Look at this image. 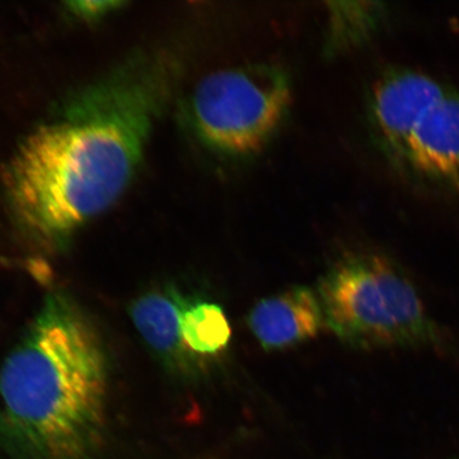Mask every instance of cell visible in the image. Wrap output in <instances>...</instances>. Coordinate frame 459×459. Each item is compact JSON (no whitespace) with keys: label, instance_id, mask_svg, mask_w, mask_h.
Segmentation results:
<instances>
[{"label":"cell","instance_id":"obj_4","mask_svg":"<svg viewBox=\"0 0 459 459\" xmlns=\"http://www.w3.org/2000/svg\"><path fill=\"white\" fill-rule=\"evenodd\" d=\"M290 102L289 74L279 65L261 63L206 74L183 102L182 115L204 151L244 160L268 145Z\"/></svg>","mask_w":459,"mask_h":459},{"label":"cell","instance_id":"obj_6","mask_svg":"<svg viewBox=\"0 0 459 459\" xmlns=\"http://www.w3.org/2000/svg\"><path fill=\"white\" fill-rule=\"evenodd\" d=\"M447 89L429 74L407 68H395L377 80L369 95V118L390 160L397 157L418 120Z\"/></svg>","mask_w":459,"mask_h":459},{"label":"cell","instance_id":"obj_7","mask_svg":"<svg viewBox=\"0 0 459 459\" xmlns=\"http://www.w3.org/2000/svg\"><path fill=\"white\" fill-rule=\"evenodd\" d=\"M248 325L264 349L281 350L312 340L325 321L317 292L298 285L258 302Z\"/></svg>","mask_w":459,"mask_h":459},{"label":"cell","instance_id":"obj_11","mask_svg":"<svg viewBox=\"0 0 459 459\" xmlns=\"http://www.w3.org/2000/svg\"><path fill=\"white\" fill-rule=\"evenodd\" d=\"M126 3L122 2H71L66 4V10L73 16L85 22H95L101 20L108 14L118 10Z\"/></svg>","mask_w":459,"mask_h":459},{"label":"cell","instance_id":"obj_5","mask_svg":"<svg viewBox=\"0 0 459 459\" xmlns=\"http://www.w3.org/2000/svg\"><path fill=\"white\" fill-rule=\"evenodd\" d=\"M459 196V93L447 89L418 120L393 160Z\"/></svg>","mask_w":459,"mask_h":459},{"label":"cell","instance_id":"obj_9","mask_svg":"<svg viewBox=\"0 0 459 459\" xmlns=\"http://www.w3.org/2000/svg\"><path fill=\"white\" fill-rule=\"evenodd\" d=\"M183 349L205 375L213 361L221 358L232 338L231 325L220 304L188 296L181 315Z\"/></svg>","mask_w":459,"mask_h":459},{"label":"cell","instance_id":"obj_10","mask_svg":"<svg viewBox=\"0 0 459 459\" xmlns=\"http://www.w3.org/2000/svg\"><path fill=\"white\" fill-rule=\"evenodd\" d=\"M385 9L381 3L337 2L328 4L325 51L341 54L363 44L381 26Z\"/></svg>","mask_w":459,"mask_h":459},{"label":"cell","instance_id":"obj_2","mask_svg":"<svg viewBox=\"0 0 459 459\" xmlns=\"http://www.w3.org/2000/svg\"><path fill=\"white\" fill-rule=\"evenodd\" d=\"M108 400L99 333L51 292L0 366V446L13 459H100Z\"/></svg>","mask_w":459,"mask_h":459},{"label":"cell","instance_id":"obj_1","mask_svg":"<svg viewBox=\"0 0 459 459\" xmlns=\"http://www.w3.org/2000/svg\"><path fill=\"white\" fill-rule=\"evenodd\" d=\"M177 66L137 51L56 101L17 145L2 171L11 220L34 249L70 244L134 181L168 107Z\"/></svg>","mask_w":459,"mask_h":459},{"label":"cell","instance_id":"obj_8","mask_svg":"<svg viewBox=\"0 0 459 459\" xmlns=\"http://www.w3.org/2000/svg\"><path fill=\"white\" fill-rule=\"evenodd\" d=\"M187 295L176 286L147 292L131 307V318L143 340L166 368L187 380L204 377L183 349L181 315Z\"/></svg>","mask_w":459,"mask_h":459},{"label":"cell","instance_id":"obj_3","mask_svg":"<svg viewBox=\"0 0 459 459\" xmlns=\"http://www.w3.org/2000/svg\"><path fill=\"white\" fill-rule=\"evenodd\" d=\"M317 295L325 325L349 346L457 353L414 283L385 256L351 252L341 257L320 279Z\"/></svg>","mask_w":459,"mask_h":459}]
</instances>
